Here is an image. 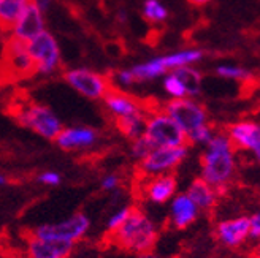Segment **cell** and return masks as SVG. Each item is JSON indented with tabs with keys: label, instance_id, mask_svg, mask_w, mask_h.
<instances>
[{
	"label": "cell",
	"instance_id": "1",
	"mask_svg": "<svg viewBox=\"0 0 260 258\" xmlns=\"http://www.w3.org/2000/svg\"><path fill=\"white\" fill-rule=\"evenodd\" d=\"M238 173V151L225 132L216 130L200 154V179L214 187L220 195L229 190Z\"/></svg>",
	"mask_w": 260,
	"mask_h": 258
},
{
	"label": "cell",
	"instance_id": "2",
	"mask_svg": "<svg viewBox=\"0 0 260 258\" xmlns=\"http://www.w3.org/2000/svg\"><path fill=\"white\" fill-rule=\"evenodd\" d=\"M108 239L114 247L138 256L154 250L159 241V227L143 209L132 208L122 227L110 233Z\"/></svg>",
	"mask_w": 260,
	"mask_h": 258
},
{
	"label": "cell",
	"instance_id": "3",
	"mask_svg": "<svg viewBox=\"0 0 260 258\" xmlns=\"http://www.w3.org/2000/svg\"><path fill=\"white\" fill-rule=\"evenodd\" d=\"M15 119L34 133L40 135L45 139H54L63 130L59 116L46 105L35 101H25L15 108Z\"/></svg>",
	"mask_w": 260,
	"mask_h": 258
},
{
	"label": "cell",
	"instance_id": "4",
	"mask_svg": "<svg viewBox=\"0 0 260 258\" xmlns=\"http://www.w3.org/2000/svg\"><path fill=\"white\" fill-rule=\"evenodd\" d=\"M152 148H179L187 146L186 133L160 106L149 108L143 133Z\"/></svg>",
	"mask_w": 260,
	"mask_h": 258
},
{
	"label": "cell",
	"instance_id": "5",
	"mask_svg": "<svg viewBox=\"0 0 260 258\" xmlns=\"http://www.w3.org/2000/svg\"><path fill=\"white\" fill-rule=\"evenodd\" d=\"M89 228H90L89 217L83 212H76L57 224L38 225L34 230H30L27 235L40 238V239H48V241L76 244L89 233Z\"/></svg>",
	"mask_w": 260,
	"mask_h": 258
},
{
	"label": "cell",
	"instance_id": "6",
	"mask_svg": "<svg viewBox=\"0 0 260 258\" xmlns=\"http://www.w3.org/2000/svg\"><path fill=\"white\" fill-rule=\"evenodd\" d=\"M160 108L179 125L181 130L186 133V138L193 130L210 124L208 111L203 103H200L197 98L168 100Z\"/></svg>",
	"mask_w": 260,
	"mask_h": 258
},
{
	"label": "cell",
	"instance_id": "7",
	"mask_svg": "<svg viewBox=\"0 0 260 258\" xmlns=\"http://www.w3.org/2000/svg\"><path fill=\"white\" fill-rule=\"evenodd\" d=\"M189 156V146L179 148H154L149 156L138 162L140 177H154L173 174L178 166Z\"/></svg>",
	"mask_w": 260,
	"mask_h": 258
},
{
	"label": "cell",
	"instance_id": "8",
	"mask_svg": "<svg viewBox=\"0 0 260 258\" xmlns=\"http://www.w3.org/2000/svg\"><path fill=\"white\" fill-rule=\"evenodd\" d=\"M29 54L35 65V75H54L62 68L60 48L56 36L45 30L32 42L27 43Z\"/></svg>",
	"mask_w": 260,
	"mask_h": 258
},
{
	"label": "cell",
	"instance_id": "9",
	"mask_svg": "<svg viewBox=\"0 0 260 258\" xmlns=\"http://www.w3.org/2000/svg\"><path fill=\"white\" fill-rule=\"evenodd\" d=\"M63 80L78 94L89 100H103L113 89L110 76L84 67L65 70Z\"/></svg>",
	"mask_w": 260,
	"mask_h": 258
},
{
	"label": "cell",
	"instance_id": "10",
	"mask_svg": "<svg viewBox=\"0 0 260 258\" xmlns=\"http://www.w3.org/2000/svg\"><path fill=\"white\" fill-rule=\"evenodd\" d=\"M213 235L219 246L229 250H240L251 239L249 215H233L216 222Z\"/></svg>",
	"mask_w": 260,
	"mask_h": 258
},
{
	"label": "cell",
	"instance_id": "11",
	"mask_svg": "<svg viewBox=\"0 0 260 258\" xmlns=\"http://www.w3.org/2000/svg\"><path fill=\"white\" fill-rule=\"evenodd\" d=\"M225 133L237 151L251 154L254 162L260 165V122L258 121H251V119L237 121L225 128Z\"/></svg>",
	"mask_w": 260,
	"mask_h": 258
},
{
	"label": "cell",
	"instance_id": "12",
	"mask_svg": "<svg viewBox=\"0 0 260 258\" xmlns=\"http://www.w3.org/2000/svg\"><path fill=\"white\" fill-rule=\"evenodd\" d=\"M178 193V179L175 174H164L154 177H140L138 195L152 204L170 203Z\"/></svg>",
	"mask_w": 260,
	"mask_h": 258
},
{
	"label": "cell",
	"instance_id": "13",
	"mask_svg": "<svg viewBox=\"0 0 260 258\" xmlns=\"http://www.w3.org/2000/svg\"><path fill=\"white\" fill-rule=\"evenodd\" d=\"M102 101L114 121L135 118V116H146L149 111V106H146L143 101L116 87H113Z\"/></svg>",
	"mask_w": 260,
	"mask_h": 258
},
{
	"label": "cell",
	"instance_id": "14",
	"mask_svg": "<svg viewBox=\"0 0 260 258\" xmlns=\"http://www.w3.org/2000/svg\"><path fill=\"white\" fill-rule=\"evenodd\" d=\"M4 62L8 73L16 76V78H29V76L35 75V65L29 54L27 45L13 36H8L5 42Z\"/></svg>",
	"mask_w": 260,
	"mask_h": 258
},
{
	"label": "cell",
	"instance_id": "15",
	"mask_svg": "<svg viewBox=\"0 0 260 258\" xmlns=\"http://www.w3.org/2000/svg\"><path fill=\"white\" fill-rule=\"evenodd\" d=\"M45 30H46L45 13H42L32 2H29V5L22 11V15L16 21L15 27L11 29L8 36H13L27 45Z\"/></svg>",
	"mask_w": 260,
	"mask_h": 258
},
{
	"label": "cell",
	"instance_id": "16",
	"mask_svg": "<svg viewBox=\"0 0 260 258\" xmlns=\"http://www.w3.org/2000/svg\"><path fill=\"white\" fill-rule=\"evenodd\" d=\"M99 143V132L92 127L75 125L63 127V130L56 138V144L69 152H83L92 149Z\"/></svg>",
	"mask_w": 260,
	"mask_h": 258
},
{
	"label": "cell",
	"instance_id": "17",
	"mask_svg": "<svg viewBox=\"0 0 260 258\" xmlns=\"http://www.w3.org/2000/svg\"><path fill=\"white\" fill-rule=\"evenodd\" d=\"M75 244L40 239L25 235V258H70Z\"/></svg>",
	"mask_w": 260,
	"mask_h": 258
},
{
	"label": "cell",
	"instance_id": "18",
	"mask_svg": "<svg viewBox=\"0 0 260 258\" xmlns=\"http://www.w3.org/2000/svg\"><path fill=\"white\" fill-rule=\"evenodd\" d=\"M200 211L193 201L186 195V192L176 193L168 203V224L175 230H186L199 218Z\"/></svg>",
	"mask_w": 260,
	"mask_h": 258
},
{
	"label": "cell",
	"instance_id": "19",
	"mask_svg": "<svg viewBox=\"0 0 260 258\" xmlns=\"http://www.w3.org/2000/svg\"><path fill=\"white\" fill-rule=\"evenodd\" d=\"M186 195L193 201V204L197 206V209L200 211V214H208L211 212L220 198V193L211 187L210 184H206L203 179L197 177L193 179L192 182L189 184L187 190H186Z\"/></svg>",
	"mask_w": 260,
	"mask_h": 258
},
{
	"label": "cell",
	"instance_id": "20",
	"mask_svg": "<svg viewBox=\"0 0 260 258\" xmlns=\"http://www.w3.org/2000/svg\"><path fill=\"white\" fill-rule=\"evenodd\" d=\"M205 53L199 48H190V49H181L175 51L170 54H164L162 62L167 68V71L170 73L173 70L183 68V67H193L195 63L200 62L203 59Z\"/></svg>",
	"mask_w": 260,
	"mask_h": 258
},
{
	"label": "cell",
	"instance_id": "21",
	"mask_svg": "<svg viewBox=\"0 0 260 258\" xmlns=\"http://www.w3.org/2000/svg\"><path fill=\"white\" fill-rule=\"evenodd\" d=\"M30 0H0V30L10 35Z\"/></svg>",
	"mask_w": 260,
	"mask_h": 258
},
{
	"label": "cell",
	"instance_id": "22",
	"mask_svg": "<svg viewBox=\"0 0 260 258\" xmlns=\"http://www.w3.org/2000/svg\"><path fill=\"white\" fill-rule=\"evenodd\" d=\"M130 71H132V75H134L135 84L157 80V78H160V76H165L168 73L165 65H164V62H162V56H157L154 59L146 60V62L137 63V65L130 67Z\"/></svg>",
	"mask_w": 260,
	"mask_h": 258
},
{
	"label": "cell",
	"instance_id": "23",
	"mask_svg": "<svg viewBox=\"0 0 260 258\" xmlns=\"http://www.w3.org/2000/svg\"><path fill=\"white\" fill-rule=\"evenodd\" d=\"M176 78L183 83L187 98H197L202 90V73L193 67H183L173 70Z\"/></svg>",
	"mask_w": 260,
	"mask_h": 258
},
{
	"label": "cell",
	"instance_id": "24",
	"mask_svg": "<svg viewBox=\"0 0 260 258\" xmlns=\"http://www.w3.org/2000/svg\"><path fill=\"white\" fill-rule=\"evenodd\" d=\"M146 116H135V118L114 121V124H116V128L121 132L122 136H125L128 141H134V139L143 136V133H145Z\"/></svg>",
	"mask_w": 260,
	"mask_h": 258
},
{
	"label": "cell",
	"instance_id": "25",
	"mask_svg": "<svg viewBox=\"0 0 260 258\" xmlns=\"http://www.w3.org/2000/svg\"><path fill=\"white\" fill-rule=\"evenodd\" d=\"M143 18L151 24L164 22L168 18V10L159 2V0H146L143 4Z\"/></svg>",
	"mask_w": 260,
	"mask_h": 258
},
{
	"label": "cell",
	"instance_id": "26",
	"mask_svg": "<svg viewBox=\"0 0 260 258\" xmlns=\"http://www.w3.org/2000/svg\"><path fill=\"white\" fill-rule=\"evenodd\" d=\"M216 75L219 76V78L230 80V81H240V83H248L252 78V75H251L249 70L238 67V65H229V63L219 65L216 68Z\"/></svg>",
	"mask_w": 260,
	"mask_h": 258
},
{
	"label": "cell",
	"instance_id": "27",
	"mask_svg": "<svg viewBox=\"0 0 260 258\" xmlns=\"http://www.w3.org/2000/svg\"><path fill=\"white\" fill-rule=\"evenodd\" d=\"M164 90H165V94L170 97V100H179V98H187V94H186V89L183 86V83H181L178 78H176V75L173 71L170 73H167L164 76Z\"/></svg>",
	"mask_w": 260,
	"mask_h": 258
},
{
	"label": "cell",
	"instance_id": "28",
	"mask_svg": "<svg viewBox=\"0 0 260 258\" xmlns=\"http://www.w3.org/2000/svg\"><path fill=\"white\" fill-rule=\"evenodd\" d=\"M214 133H216V128L211 124L200 127V128H197V130H193L192 133L187 135V146H202V148H205L211 141Z\"/></svg>",
	"mask_w": 260,
	"mask_h": 258
},
{
	"label": "cell",
	"instance_id": "29",
	"mask_svg": "<svg viewBox=\"0 0 260 258\" xmlns=\"http://www.w3.org/2000/svg\"><path fill=\"white\" fill-rule=\"evenodd\" d=\"M152 149H154L152 144L145 136H140L134 141H130V156L137 162H141L145 157H148Z\"/></svg>",
	"mask_w": 260,
	"mask_h": 258
},
{
	"label": "cell",
	"instance_id": "30",
	"mask_svg": "<svg viewBox=\"0 0 260 258\" xmlns=\"http://www.w3.org/2000/svg\"><path fill=\"white\" fill-rule=\"evenodd\" d=\"M130 211H132V206H125V208H121L118 211H114L110 215V218L107 220V231H108V235L110 233H114V231L118 230L119 227H122V224L127 220Z\"/></svg>",
	"mask_w": 260,
	"mask_h": 258
},
{
	"label": "cell",
	"instance_id": "31",
	"mask_svg": "<svg viewBox=\"0 0 260 258\" xmlns=\"http://www.w3.org/2000/svg\"><path fill=\"white\" fill-rule=\"evenodd\" d=\"M249 222H251V239L252 241L260 239V201L254 212L249 215Z\"/></svg>",
	"mask_w": 260,
	"mask_h": 258
},
{
	"label": "cell",
	"instance_id": "32",
	"mask_svg": "<svg viewBox=\"0 0 260 258\" xmlns=\"http://www.w3.org/2000/svg\"><path fill=\"white\" fill-rule=\"evenodd\" d=\"M37 179H38V182H40V184H43V186H51V187L59 186V184H60V180H62L60 174L56 173V171H43V173L38 174Z\"/></svg>",
	"mask_w": 260,
	"mask_h": 258
},
{
	"label": "cell",
	"instance_id": "33",
	"mask_svg": "<svg viewBox=\"0 0 260 258\" xmlns=\"http://www.w3.org/2000/svg\"><path fill=\"white\" fill-rule=\"evenodd\" d=\"M119 186H121V177L116 173H110L107 176H103L102 179V189L105 192H114L119 189Z\"/></svg>",
	"mask_w": 260,
	"mask_h": 258
},
{
	"label": "cell",
	"instance_id": "34",
	"mask_svg": "<svg viewBox=\"0 0 260 258\" xmlns=\"http://www.w3.org/2000/svg\"><path fill=\"white\" fill-rule=\"evenodd\" d=\"M30 2L40 10L42 13H46L49 8H51V4H53V0H30Z\"/></svg>",
	"mask_w": 260,
	"mask_h": 258
},
{
	"label": "cell",
	"instance_id": "35",
	"mask_svg": "<svg viewBox=\"0 0 260 258\" xmlns=\"http://www.w3.org/2000/svg\"><path fill=\"white\" fill-rule=\"evenodd\" d=\"M255 244H254V247H252V255H254V258H260V239H257V241H254Z\"/></svg>",
	"mask_w": 260,
	"mask_h": 258
},
{
	"label": "cell",
	"instance_id": "36",
	"mask_svg": "<svg viewBox=\"0 0 260 258\" xmlns=\"http://www.w3.org/2000/svg\"><path fill=\"white\" fill-rule=\"evenodd\" d=\"M230 258H254V255L248 253V252H237V253H233Z\"/></svg>",
	"mask_w": 260,
	"mask_h": 258
},
{
	"label": "cell",
	"instance_id": "37",
	"mask_svg": "<svg viewBox=\"0 0 260 258\" xmlns=\"http://www.w3.org/2000/svg\"><path fill=\"white\" fill-rule=\"evenodd\" d=\"M189 4L195 5V7H202V5H206V4H210L211 0H187Z\"/></svg>",
	"mask_w": 260,
	"mask_h": 258
},
{
	"label": "cell",
	"instance_id": "38",
	"mask_svg": "<svg viewBox=\"0 0 260 258\" xmlns=\"http://www.w3.org/2000/svg\"><path fill=\"white\" fill-rule=\"evenodd\" d=\"M138 258H162V256H159L157 253H154V252H148V253L138 255Z\"/></svg>",
	"mask_w": 260,
	"mask_h": 258
},
{
	"label": "cell",
	"instance_id": "39",
	"mask_svg": "<svg viewBox=\"0 0 260 258\" xmlns=\"http://www.w3.org/2000/svg\"><path fill=\"white\" fill-rule=\"evenodd\" d=\"M10 182V180H8V177L5 176V174H2V173H0V187H2V186H7Z\"/></svg>",
	"mask_w": 260,
	"mask_h": 258
},
{
	"label": "cell",
	"instance_id": "40",
	"mask_svg": "<svg viewBox=\"0 0 260 258\" xmlns=\"http://www.w3.org/2000/svg\"><path fill=\"white\" fill-rule=\"evenodd\" d=\"M118 19H119L121 22H124V21L127 19V16H125V13H124V11H121V13H119V15H118Z\"/></svg>",
	"mask_w": 260,
	"mask_h": 258
}]
</instances>
